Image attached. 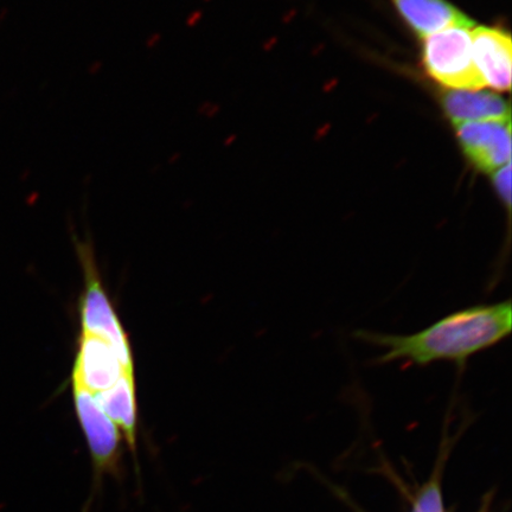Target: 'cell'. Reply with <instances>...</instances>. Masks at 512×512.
<instances>
[{
  "label": "cell",
  "instance_id": "6da1fadb",
  "mask_svg": "<svg viewBox=\"0 0 512 512\" xmlns=\"http://www.w3.org/2000/svg\"><path fill=\"white\" fill-rule=\"evenodd\" d=\"M510 300L467 307L445 316L412 335H390L369 330L355 331L358 341L383 350L377 364L406 362L426 367L451 362L464 367L471 357L496 347L511 334Z\"/></svg>",
  "mask_w": 512,
  "mask_h": 512
},
{
  "label": "cell",
  "instance_id": "7a4b0ae2",
  "mask_svg": "<svg viewBox=\"0 0 512 512\" xmlns=\"http://www.w3.org/2000/svg\"><path fill=\"white\" fill-rule=\"evenodd\" d=\"M471 28L458 25L425 38L426 72L440 85L457 91H478L485 86L473 60Z\"/></svg>",
  "mask_w": 512,
  "mask_h": 512
},
{
  "label": "cell",
  "instance_id": "3957f363",
  "mask_svg": "<svg viewBox=\"0 0 512 512\" xmlns=\"http://www.w3.org/2000/svg\"><path fill=\"white\" fill-rule=\"evenodd\" d=\"M72 382L75 412L91 454L94 486L98 488L106 477H120L124 440L94 394L79 382Z\"/></svg>",
  "mask_w": 512,
  "mask_h": 512
},
{
  "label": "cell",
  "instance_id": "277c9868",
  "mask_svg": "<svg viewBox=\"0 0 512 512\" xmlns=\"http://www.w3.org/2000/svg\"><path fill=\"white\" fill-rule=\"evenodd\" d=\"M79 255L86 280L80 303L82 334L104 339L114 349L123 366L134 371L130 339L101 283L93 253L88 246L81 245Z\"/></svg>",
  "mask_w": 512,
  "mask_h": 512
},
{
  "label": "cell",
  "instance_id": "5b68a950",
  "mask_svg": "<svg viewBox=\"0 0 512 512\" xmlns=\"http://www.w3.org/2000/svg\"><path fill=\"white\" fill-rule=\"evenodd\" d=\"M456 128L460 146L477 170L494 174L510 163V120L472 121Z\"/></svg>",
  "mask_w": 512,
  "mask_h": 512
},
{
  "label": "cell",
  "instance_id": "8992f818",
  "mask_svg": "<svg viewBox=\"0 0 512 512\" xmlns=\"http://www.w3.org/2000/svg\"><path fill=\"white\" fill-rule=\"evenodd\" d=\"M125 374L134 371L123 366L110 344L99 337L81 334L72 380L98 394L113 387Z\"/></svg>",
  "mask_w": 512,
  "mask_h": 512
},
{
  "label": "cell",
  "instance_id": "52a82bcc",
  "mask_svg": "<svg viewBox=\"0 0 512 512\" xmlns=\"http://www.w3.org/2000/svg\"><path fill=\"white\" fill-rule=\"evenodd\" d=\"M472 53L485 86L510 91L511 36L501 29L478 27L471 31Z\"/></svg>",
  "mask_w": 512,
  "mask_h": 512
},
{
  "label": "cell",
  "instance_id": "ba28073f",
  "mask_svg": "<svg viewBox=\"0 0 512 512\" xmlns=\"http://www.w3.org/2000/svg\"><path fill=\"white\" fill-rule=\"evenodd\" d=\"M94 396L108 418L119 428L128 450L137 458L138 405L134 374L121 376L113 387Z\"/></svg>",
  "mask_w": 512,
  "mask_h": 512
},
{
  "label": "cell",
  "instance_id": "9c48e42d",
  "mask_svg": "<svg viewBox=\"0 0 512 512\" xmlns=\"http://www.w3.org/2000/svg\"><path fill=\"white\" fill-rule=\"evenodd\" d=\"M401 16L420 37L458 25H473L470 18L446 0H392Z\"/></svg>",
  "mask_w": 512,
  "mask_h": 512
},
{
  "label": "cell",
  "instance_id": "30bf717a",
  "mask_svg": "<svg viewBox=\"0 0 512 512\" xmlns=\"http://www.w3.org/2000/svg\"><path fill=\"white\" fill-rule=\"evenodd\" d=\"M443 106L454 125L472 121L510 120L508 102L494 93L454 89L444 94Z\"/></svg>",
  "mask_w": 512,
  "mask_h": 512
},
{
  "label": "cell",
  "instance_id": "8fae6325",
  "mask_svg": "<svg viewBox=\"0 0 512 512\" xmlns=\"http://www.w3.org/2000/svg\"><path fill=\"white\" fill-rule=\"evenodd\" d=\"M412 512H444L439 478L433 477L416 496Z\"/></svg>",
  "mask_w": 512,
  "mask_h": 512
},
{
  "label": "cell",
  "instance_id": "7c38bea8",
  "mask_svg": "<svg viewBox=\"0 0 512 512\" xmlns=\"http://www.w3.org/2000/svg\"><path fill=\"white\" fill-rule=\"evenodd\" d=\"M492 179H494V188L496 190V194L499 197L507 209L508 214L510 215L511 208V168L510 163L504 165L503 168L498 169L492 174Z\"/></svg>",
  "mask_w": 512,
  "mask_h": 512
}]
</instances>
